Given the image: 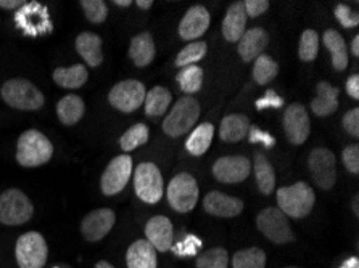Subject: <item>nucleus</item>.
Segmentation results:
<instances>
[{"instance_id": "1", "label": "nucleus", "mask_w": 359, "mask_h": 268, "mask_svg": "<svg viewBox=\"0 0 359 268\" xmlns=\"http://www.w3.org/2000/svg\"><path fill=\"white\" fill-rule=\"evenodd\" d=\"M53 156V145L46 135L29 129L20 135L16 143V161L23 167H41Z\"/></svg>"}, {"instance_id": "2", "label": "nucleus", "mask_w": 359, "mask_h": 268, "mask_svg": "<svg viewBox=\"0 0 359 268\" xmlns=\"http://www.w3.org/2000/svg\"><path fill=\"white\" fill-rule=\"evenodd\" d=\"M314 202H316V195L311 185L306 182H298L290 187L277 190V204L287 217L303 218L309 216Z\"/></svg>"}, {"instance_id": "3", "label": "nucleus", "mask_w": 359, "mask_h": 268, "mask_svg": "<svg viewBox=\"0 0 359 268\" xmlns=\"http://www.w3.org/2000/svg\"><path fill=\"white\" fill-rule=\"evenodd\" d=\"M4 101L15 109L36 111L46 103L42 92L28 79H8L0 89Z\"/></svg>"}, {"instance_id": "4", "label": "nucleus", "mask_w": 359, "mask_h": 268, "mask_svg": "<svg viewBox=\"0 0 359 268\" xmlns=\"http://www.w3.org/2000/svg\"><path fill=\"white\" fill-rule=\"evenodd\" d=\"M200 118V103L192 95L181 97L163 121V130L170 136H181L194 129Z\"/></svg>"}, {"instance_id": "5", "label": "nucleus", "mask_w": 359, "mask_h": 268, "mask_svg": "<svg viewBox=\"0 0 359 268\" xmlns=\"http://www.w3.org/2000/svg\"><path fill=\"white\" fill-rule=\"evenodd\" d=\"M34 216V206H32L28 195L18 188H8L0 195V223L10 227L23 225L29 222Z\"/></svg>"}, {"instance_id": "6", "label": "nucleus", "mask_w": 359, "mask_h": 268, "mask_svg": "<svg viewBox=\"0 0 359 268\" xmlns=\"http://www.w3.org/2000/svg\"><path fill=\"white\" fill-rule=\"evenodd\" d=\"M48 246L37 232L21 234L15 246V259L20 268H43L47 264Z\"/></svg>"}, {"instance_id": "7", "label": "nucleus", "mask_w": 359, "mask_h": 268, "mask_svg": "<svg viewBox=\"0 0 359 268\" xmlns=\"http://www.w3.org/2000/svg\"><path fill=\"white\" fill-rule=\"evenodd\" d=\"M134 190L137 198L149 204H156L163 198V175L154 162L139 164L134 171Z\"/></svg>"}, {"instance_id": "8", "label": "nucleus", "mask_w": 359, "mask_h": 268, "mask_svg": "<svg viewBox=\"0 0 359 268\" xmlns=\"http://www.w3.org/2000/svg\"><path fill=\"white\" fill-rule=\"evenodd\" d=\"M168 201L176 212L194 211L198 201V185L192 175L187 172L177 174L168 185Z\"/></svg>"}, {"instance_id": "9", "label": "nucleus", "mask_w": 359, "mask_h": 268, "mask_svg": "<svg viewBox=\"0 0 359 268\" xmlns=\"http://www.w3.org/2000/svg\"><path fill=\"white\" fill-rule=\"evenodd\" d=\"M257 227L266 238L276 244L292 243L295 237L287 220V216L279 207H266L257 217Z\"/></svg>"}, {"instance_id": "10", "label": "nucleus", "mask_w": 359, "mask_h": 268, "mask_svg": "<svg viewBox=\"0 0 359 268\" xmlns=\"http://www.w3.org/2000/svg\"><path fill=\"white\" fill-rule=\"evenodd\" d=\"M145 85L140 80L126 79L113 85L108 94L110 105L123 113H134L135 109L144 105L145 100Z\"/></svg>"}, {"instance_id": "11", "label": "nucleus", "mask_w": 359, "mask_h": 268, "mask_svg": "<svg viewBox=\"0 0 359 268\" xmlns=\"http://www.w3.org/2000/svg\"><path fill=\"white\" fill-rule=\"evenodd\" d=\"M133 174V160L128 155L113 157L100 178V190L105 196H115L126 187Z\"/></svg>"}, {"instance_id": "12", "label": "nucleus", "mask_w": 359, "mask_h": 268, "mask_svg": "<svg viewBox=\"0 0 359 268\" xmlns=\"http://www.w3.org/2000/svg\"><path fill=\"white\" fill-rule=\"evenodd\" d=\"M314 183L323 190H330L337 182V157L330 150L316 148L308 157Z\"/></svg>"}, {"instance_id": "13", "label": "nucleus", "mask_w": 359, "mask_h": 268, "mask_svg": "<svg viewBox=\"0 0 359 268\" xmlns=\"http://www.w3.org/2000/svg\"><path fill=\"white\" fill-rule=\"evenodd\" d=\"M284 130L292 145L300 146L308 140L311 134V121L309 114L302 103H292L284 114Z\"/></svg>"}, {"instance_id": "14", "label": "nucleus", "mask_w": 359, "mask_h": 268, "mask_svg": "<svg viewBox=\"0 0 359 268\" xmlns=\"http://www.w3.org/2000/svg\"><path fill=\"white\" fill-rule=\"evenodd\" d=\"M116 216L111 209H95L87 214L81 223V233L86 238V241L97 243L102 241L111 228L115 227Z\"/></svg>"}, {"instance_id": "15", "label": "nucleus", "mask_w": 359, "mask_h": 268, "mask_svg": "<svg viewBox=\"0 0 359 268\" xmlns=\"http://www.w3.org/2000/svg\"><path fill=\"white\" fill-rule=\"evenodd\" d=\"M252 164L243 156H224L213 164V175L221 183H241L247 180Z\"/></svg>"}, {"instance_id": "16", "label": "nucleus", "mask_w": 359, "mask_h": 268, "mask_svg": "<svg viewBox=\"0 0 359 268\" xmlns=\"http://www.w3.org/2000/svg\"><path fill=\"white\" fill-rule=\"evenodd\" d=\"M203 209L210 216L232 218L242 214L243 201L238 198H232V196L221 193V191H211V193L205 196Z\"/></svg>"}, {"instance_id": "17", "label": "nucleus", "mask_w": 359, "mask_h": 268, "mask_svg": "<svg viewBox=\"0 0 359 268\" xmlns=\"http://www.w3.org/2000/svg\"><path fill=\"white\" fill-rule=\"evenodd\" d=\"M210 13L201 5H194L187 10L184 18L179 23V36L184 41H195L208 31Z\"/></svg>"}, {"instance_id": "18", "label": "nucleus", "mask_w": 359, "mask_h": 268, "mask_svg": "<svg viewBox=\"0 0 359 268\" xmlns=\"http://www.w3.org/2000/svg\"><path fill=\"white\" fill-rule=\"evenodd\" d=\"M145 237L155 251H170L172 248V223L170 218L165 216L151 217L145 225Z\"/></svg>"}, {"instance_id": "19", "label": "nucleus", "mask_w": 359, "mask_h": 268, "mask_svg": "<svg viewBox=\"0 0 359 268\" xmlns=\"http://www.w3.org/2000/svg\"><path fill=\"white\" fill-rule=\"evenodd\" d=\"M269 43V34L263 27H253L245 31V34L238 41V55L245 63L255 62L259 55H263Z\"/></svg>"}, {"instance_id": "20", "label": "nucleus", "mask_w": 359, "mask_h": 268, "mask_svg": "<svg viewBox=\"0 0 359 268\" xmlns=\"http://www.w3.org/2000/svg\"><path fill=\"white\" fill-rule=\"evenodd\" d=\"M247 31V12L243 2L232 3L222 21V36L227 42H238Z\"/></svg>"}, {"instance_id": "21", "label": "nucleus", "mask_w": 359, "mask_h": 268, "mask_svg": "<svg viewBox=\"0 0 359 268\" xmlns=\"http://www.w3.org/2000/svg\"><path fill=\"white\" fill-rule=\"evenodd\" d=\"M76 52L79 53V57H83L87 66L97 68L103 63L102 39L94 32H81L76 39Z\"/></svg>"}, {"instance_id": "22", "label": "nucleus", "mask_w": 359, "mask_h": 268, "mask_svg": "<svg viewBox=\"0 0 359 268\" xmlns=\"http://www.w3.org/2000/svg\"><path fill=\"white\" fill-rule=\"evenodd\" d=\"M126 264L128 268H156L158 267L156 251L147 239H137L129 246Z\"/></svg>"}, {"instance_id": "23", "label": "nucleus", "mask_w": 359, "mask_h": 268, "mask_svg": "<svg viewBox=\"0 0 359 268\" xmlns=\"http://www.w3.org/2000/svg\"><path fill=\"white\" fill-rule=\"evenodd\" d=\"M156 53L154 37L150 32H140L130 41L129 57L137 68H145L154 62Z\"/></svg>"}, {"instance_id": "24", "label": "nucleus", "mask_w": 359, "mask_h": 268, "mask_svg": "<svg viewBox=\"0 0 359 268\" xmlns=\"http://www.w3.org/2000/svg\"><path fill=\"white\" fill-rule=\"evenodd\" d=\"M339 89L332 87L329 82H319L318 95L311 103L313 113L319 118H325L334 114L337 109H339Z\"/></svg>"}, {"instance_id": "25", "label": "nucleus", "mask_w": 359, "mask_h": 268, "mask_svg": "<svg viewBox=\"0 0 359 268\" xmlns=\"http://www.w3.org/2000/svg\"><path fill=\"white\" fill-rule=\"evenodd\" d=\"M250 130V121L245 114H229L221 121L219 135L226 143H237L243 140Z\"/></svg>"}, {"instance_id": "26", "label": "nucleus", "mask_w": 359, "mask_h": 268, "mask_svg": "<svg viewBox=\"0 0 359 268\" xmlns=\"http://www.w3.org/2000/svg\"><path fill=\"white\" fill-rule=\"evenodd\" d=\"M86 113L84 100L79 95H65L57 105V116L63 125H74L83 119Z\"/></svg>"}, {"instance_id": "27", "label": "nucleus", "mask_w": 359, "mask_h": 268, "mask_svg": "<svg viewBox=\"0 0 359 268\" xmlns=\"http://www.w3.org/2000/svg\"><path fill=\"white\" fill-rule=\"evenodd\" d=\"M53 82L62 89L76 90L81 89L89 78V71L84 64H73L69 68H57L53 71Z\"/></svg>"}, {"instance_id": "28", "label": "nucleus", "mask_w": 359, "mask_h": 268, "mask_svg": "<svg viewBox=\"0 0 359 268\" xmlns=\"http://www.w3.org/2000/svg\"><path fill=\"white\" fill-rule=\"evenodd\" d=\"M324 45L332 55V64H334L335 71H344L348 66V48L346 43L341 37L340 32L334 29H327L323 36Z\"/></svg>"}, {"instance_id": "29", "label": "nucleus", "mask_w": 359, "mask_h": 268, "mask_svg": "<svg viewBox=\"0 0 359 268\" xmlns=\"http://www.w3.org/2000/svg\"><path fill=\"white\" fill-rule=\"evenodd\" d=\"M255 178H257L258 190L261 193L269 196L274 191L276 187V172L274 167L264 155L258 153L255 156Z\"/></svg>"}, {"instance_id": "30", "label": "nucleus", "mask_w": 359, "mask_h": 268, "mask_svg": "<svg viewBox=\"0 0 359 268\" xmlns=\"http://www.w3.org/2000/svg\"><path fill=\"white\" fill-rule=\"evenodd\" d=\"M213 135H215L213 124H208V122L200 124L187 139V143H186L187 151L194 156H203L205 153L208 151V148L211 146Z\"/></svg>"}, {"instance_id": "31", "label": "nucleus", "mask_w": 359, "mask_h": 268, "mask_svg": "<svg viewBox=\"0 0 359 268\" xmlns=\"http://www.w3.org/2000/svg\"><path fill=\"white\" fill-rule=\"evenodd\" d=\"M172 95L165 87H154L149 94L145 95V113L150 118H160L168 111L171 105Z\"/></svg>"}, {"instance_id": "32", "label": "nucleus", "mask_w": 359, "mask_h": 268, "mask_svg": "<svg viewBox=\"0 0 359 268\" xmlns=\"http://www.w3.org/2000/svg\"><path fill=\"white\" fill-rule=\"evenodd\" d=\"M176 79H177L179 87H181V90L184 92V94H187V95L197 94V92L201 89V84H203V69L197 66V64H194V66L182 68L181 71H179Z\"/></svg>"}, {"instance_id": "33", "label": "nucleus", "mask_w": 359, "mask_h": 268, "mask_svg": "<svg viewBox=\"0 0 359 268\" xmlns=\"http://www.w3.org/2000/svg\"><path fill=\"white\" fill-rule=\"evenodd\" d=\"M233 268H264L266 267V254L259 248L242 249L233 254L232 259Z\"/></svg>"}, {"instance_id": "34", "label": "nucleus", "mask_w": 359, "mask_h": 268, "mask_svg": "<svg viewBox=\"0 0 359 268\" xmlns=\"http://www.w3.org/2000/svg\"><path fill=\"white\" fill-rule=\"evenodd\" d=\"M279 74V64H277L273 58L268 55H259L255 59V68H253V79L258 82L259 85H264L276 79V76Z\"/></svg>"}, {"instance_id": "35", "label": "nucleus", "mask_w": 359, "mask_h": 268, "mask_svg": "<svg viewBox=\"0 0 359 268\" xmlns=\"http://www.w3.org/2000/svg\"><path fill=\"white\" fill-rule=\"evenodd\" d=\"M149 136L150 132L145 124H135L123 134L121 140H119V146H121L123 151L129 153L135 150V148L145 145L147 141H149Z\"/></svg>"}, {"instance_id": "36", "label": "nucleus", "mask_w": 359, "mask_h": 268, "mask_svg": "<svg viewBox=\"0 0 359 268\" xmlns=\"http://www.w3.org/2000/svg\"><path fill=\"white\" fill-rule=\"evenodd\" d=\"M206 52H208V47H206V42H197L189 43L187 47H184L181 52H179L176 58V66L177 68H187L194 66L195 63L200 62L201 58L205 57Z\"/></svg>"}, {"instance_id": "37", "label": "nucleus", "mask_w": 359, "mask_h": 268, "mask_svg": "<svg viewBox=\"0 0 359 268\" xmlns=\"http://www.w3.org/2000/svg\"><path fill=\"white\" fill-rule=\"evenodd\" d=\"M319 53V34L313 29L303 31L300 39V48H298V57L302 62H314Z\"/></svg>"}, {"instance_id": "38", "label": "nucleus", "mask_w": 359, "mask_h": 268, "mask_svg": "<svg viewBox=\"0 0 359 268\" xmlns=\"http://www.w3.org/2000/svg\"><path fill=\"white\" fill-rule=\"evenodd\" d=\"M229 254L222 248L208 249L197 259V268H227Z\"/></svg>"}, {"instance_id": "39", "label": "nucleus", "mask_w": 359, "mask_h": 268, "mask_svg": "<svg viewBox=\"0 0 359 268\" xmlns=\"http://www.w3.org/2000/svg\"><path fill=\"white\" fill-rule=\"evenodd\" d=\"M81 7L84 10L86 18L90 21L92 24H100L107 20L108 16V7L102 0H81Z\"/></svg>"}, {"instance_id": "40", "label": "nucleus", "mask_w": 359, "mask_h": 268, "mask_svg": "<svg viewBox=\"0 0 359 268\" xmlns=\"http://www.w3.org/2000/svg\"><path fill=\"white\" fill-rule=\"evenodd\" d=\"M200 248H201V239L194 237V234H189L184 241L177 243L174 248H171V251L179 257H194L198 253Z\"/></svg>"}, {"instance_id": "41", "label": "nucleus", "mask_w": 359, "mask_h": 268, "mask_svg": "<svg viewBox=\"0 0 359 268\" xmlns=\"http://www.w3.org/2000/svg\"><path fill=\"white\" fill-rule=\"evenodd\" d=\"M335 16H337V20L340 21V24L344 26V27H355L359 23L358 13L353 12V10L348 7V5H344V3L337 5Z\"/></svg>"}, {"instance_id": "42", "label": "nucleus", "mask_w": 359, "mask_h": 268, "mask_svg": "<svg viewBox=\"0 0 359 268\" xmlns=\"http://www.w3.org/2000/svg\"><path fill=\"white\" fill-rule=\"evenodd\" d=\"M341 160L346 167L348 172L358 174L359 172V146L358 145H350L344 150V155H341Z\"/></svg>"}, {"instance_id": "43", "label": "nucleus", "mask_w": 359, "mask_h": 268, "mask_svg": "<svg viewBox=\"0 0 359 268\" xmlns=\"http://www.w3.org/2000/svg\"><path fill=\"white\" fill-rule=\"evenodd\" d=\"M250 143H263L266 148H273L276 145V139L268 132H263L258 127H250L248 130Z\"/></svg>"}, {"instance_id": "44", "label": "nucleus", "mask_w": 359, "mask_h": 268, "mask_svg": "<svg viewBox=\"0 0 359 268\" xmlns=\"http://www.w3.org/2000/svg\"><path fill=\"white\" fill-rule=\"evenodd\" d=\"M284 106V100L276 94L274 90H268L266 92V95L263 98H259V100H257V108L259 109H268V108H282Z\"/></svg>"}, {"instance_id": "45", "label": "nucleus", "mask_w": 359, "mask_h": 268, "mask_svg": "<svg viewBox=\"0 0 359 268\" xmlns=\"http://www.w3.org/2000/svg\"><path fill=\"white\" fill-rule=\"evenodd\" d=\"M344 127L350 135L359 136V109L353 108L344 116Z\"/></svg>"}, {"instance_id": "46", "label": "nucleus", "mask_w": 359, "mask_h": 268, "mask_svg": "<svg viewBox=\"0 0 359 268\" xmlns=\"http://www.w3.org/2000/svg\"><path fill=\"white\" fill-rule=\"evenodd\" d=\"M243 7L247 16L257 18V16L263 15L269 8V2L268 0H247V2H243Z\"/></svg>"}, {"instance_id": "47", "label": "nucleus", "mask_w": 359, "mask_h": 268, "mask_svg": "<svg viewBox=\"0 0 359 268\" xmlns=\"http://www.w3.org/2000/svg\"><path fill=\"white\" fill-rule=\"evenodd\" d=\"M346 92H348V95H350L351 98H355V100H358L359 98V76L358 74H353L348 78Z\"/></svg>"}, {"instance_id": "48", "label": "nucleus", "mask_w": 359, "mask_h": 268, "mask_svg": "<svg viewBox=\"0 0 359 268\" xmlns=\"http://www.w3.org/2000/svg\"><path fill=\"white\" fill-rule=\"evenodd\" d=\"M23 5H26L25 0H0V8H5V10L21 8Z\"/></svg>"}, {"instance_id": "49", "label": "nucleus", "mask_w": 359, "mask_h": 268, "mask_svg": "<svg viewBox=\"0 0 359 268\" xmlns=\"http://www.w3.org/2000/svg\"><path fill=\"white\" fill-rule=\"evenodd\" d=\"M351 52L355 57H358L359 55V36H355V39H353V42H351Z\"/></svg>"}, {"instance_id": "50", "label": "nucleus", "mask_w": 359, "mask_h": 268, "mask_svg": "<svg viewBox=\"0 0 359 268\" xmlns=\"http://www.w3.org/2000/svg\"><path fill=\"white\" fill-rule=\"evenodd\" d=\"M137 5H139V8L149 10V8L151 7V5H154V0H139Z\"/></svg>"}, {"instance_id": "51", "label": "nucleus", "mask_w": 359, "mask_h": 268, "mask_svg": "<svg viewBox=\"0 0 359 268\" xmlns=\"http://www.w3.org/2000/svg\"><path fill=\"white\" fill-rule=\"evenodd\" d=\"M340 268H358V259H356V257H353V259L346 260Z\"/></svg>"}, {"instance_id": "52", "label": "nucleus", "mask_w": 359, "mask_h": 268, "mask_svg": "<svg viewBox=\"0 0 359 268\" xmlns=\"http://www.w3.org/2000/svg\"><path fill=\"white\" fill-rule=\"evenodd\" d=\"M95 268H115L113 267L110 262H105V260H100V262H97V265H95Z\"/></svg>"}, {"instance_id": "53", "label": "nucleus", "mask_w": 359, "mask_h": 268, "mask_svg": "<svg viewBox=\"0 0 359 268\" xmlns=\"http://www.w3.org/2000/svg\"><path fill=\"white\" fill-rule=\"evenodd\" d=\"M115 5H119V7H129L130 0H115Z\"/></svg>"}, {"instance_id": "54", "label": "nucleus", "mask_w": 359, "mask_h": 268, "mask_svg": "<svg viewBox=\"0 0 359 268\" xmlns=\"http://www.w3.org/2000/svg\"><path fill=\"white\" fill-rule=\"evenodd\" d=\"M353 209H355V214L358 216L359 211H358V196H355V201H353Z\"/></svg>"}, {"instance_id": "55", "label": "nucleus", "mask_w": 359, "mask_h": 268, "mask_svg": "<svg viewBox=\"0 0 359 268\" xmlns=\"http://www.w3.org/2000/svg\"><path fill=\"white\" fill-rule=\"evenodd\" d=\"M287 268H298V267H287Z\"/></svg>"}]
</instances>
